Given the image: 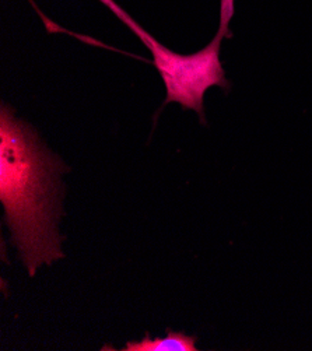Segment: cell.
<instances>
[{"label": "cell", "instance_id": "6da1fadb", "mask_svg": "<svg viewBox=\"0 0 312 351\" xmlns=\"http://www.w3.org/2000/svg\"><path fill=\"white\" fill-rule=\"evenodd\" d=\"M60 160L41 146L29 126L2 105L0 115V202L28 274L62 259L58 220L62 215Z\"/></svg>", "mask_w": 312, "mask_h": 351}, {"label": "cell", "instance_id": "7a4b0ae2", "mask_svg": "<svg viewBox=\"0 0 312 351\" xmlns=\"http://www.w3.org/2000/svg\"><path fill=\"white\" fill-rule=\"evenodd\" d=\"M232 14L234 0H221V21L219 32L209 45L196 53H176L156 40L147 47L167 88L164 104L178 102L184 110H195L204 122V93L213 86L226 90L230 88L220 60V47L224 37H232L228 29V23Z\"/></svg>", "mask_w": 312, "mask_h": 351}, {"label": "cell", "instance_id": "3957f363", "mask_svg": "<svg viewBox=\"0 0 312 351\" xmlns=\"http://www.w3.org/2000/svg\"><path fill=\"white\" fill-rule=\"evenodd\" d=\"M196 336H188L184 332H172L167 329L165 337H146L141 341H128L121 351H197Z\"/></svg>", "mask_w": 312, "mask_h": 351}]
</instances>
